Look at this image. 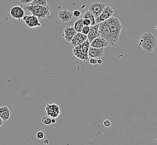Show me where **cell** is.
I'll return each instance as SVG.
<instances>
[{"label": "cell", "instance_id": "cell-24", "mask_svg": "<svg viewBox=\"0 0 157 145\" xmlns=\"http://www.w3.org/2000/svg\"><path fill=\"white\" fill-rule=\"evenodd\" d=\"M35 137L39 139H43L45 137V134L43 131H39L35 135Z\"/></svg>", "mask_w": 157, "mask_h": 145}, {"label": "cell", "instance_id": "cell-1", "mask_svg": "<svg viewBox=\"0 0 157 145\" xmlns=\"http://www.w3.org/2000/svg\"><path fill=\"white\" fill-rule=\"evenodd\" d=\"M139 46H141L145 52L151 53L157 47V38L151 32H146L141 35Z\"/></svg>", "mask_w": 157, "mask_h": 145}, {"label": "cell", "instance_id": "cell-3", "mask_svg": "<svg viewBox=\"0 0 157 145\" xmlns=\"http://www.w3.org/2000/svg\"><path fill=\"white\" fill-rule=\"evenodd\" d=\"M99 31L101 37L105 39L109 43L110 46L113 45L118 42L113 37L110 27L106 21L100 23Z\"/></svg>", "mask_w": 157, "mask_h": 145}, {"label": "cell", "instance_id": "cell-33", "mask_svg": "<svg viewBox=\"0 0 157 145\" xmlns=\"http://www.w3.org/2000/svg\"><path fill=\"white\" fill-rule=\"evenodd\" d=\"M156 28H157V26H156Z\"/></svg>", "mask_w": 157, "mask_h": 145}, {"label": "cell", "instance_id": "cell-22", "mask_svg": "<svg viewBox=\"0 0 157 145\" xmlns=\"http://www.w3.org/2000/svg\"><path fill=\"white\" fill-rule=\"evenodd\" d=\"M89 63L91 65L94 66H97L96 65H98V59L97 58H90Z\"/></svg>", "mask_w": 157, "mask_h": 145}, {"label": "cell", "instance_id": "cell-18", "mask_svg": "<svg viewBox=\"0 0 157 145\" xmlns=\"http://www.w3.org/2000/svg\"><path fill=\"white\" fill-rule=\"evenodd\" d=\"M83 21V18L82 17L81 19H78L74 22L73 27L77 32H82V28H83V27L85 26Z\"/></svg>", "mask_w": 157, "mask_h": 145}, {"label": "cell", "instance_id": "cell-32", "mask_svg": "<svg viewBox=\"0 0 157 145\" xmlns=\"http://www.w3.org/2000/svg\"><path fill=\"white\" fill-rule=\"evenodd\" d=\"M44 143H49V141L48 139H46V141L44 142Z\"/></svg>", "mask_w": 157, "mask_h": 145}, {"label": "cell", "instance_id": "cell-31", "mask_svg": "<svg viewBox=\"0 0 157 145\" xmlns=\"http://www.w3.org/2000/svg\"><path fill=\"white\" fill-rule=\"evenodd\" d=\"M102 63V60H101V59H98V65H100Z\"/></svg>", "mask_w": 157, "mask_h": 145}, {"label": "cell", "instance_id": "cell-2", "mask_svg": "<svg viewBox=\"0 0 157 145\" xmlns=\"http://www.w3.org/2000/svg\"><path fill=\"white\" fill-rule=\"evenodd\" d=\"M25 11L31 13L32 15L36 16L39 19L46 18L50 14V7L39 6V5H29L23 7Z\"/></svg>", "mask_w": 157, "mask_h": 145}, {"label": "cell", "instance_id": "cell-6", "mask_svg": "<svg viewBox=\"0 0 157 145\" xmlns=\"http://www.w3.org/2000/svg\"><path fill=\"white\" fill-rule=\"evenodd\" d=\"M45 110L48 116L52 118H57L61 114L59 106L54 103H47Z\"/></svg>", "mask_w": 157, "mask_h": 145}, {"label": "cell", "instance_id": "cell-16", "mask_svg": "<svg viewBox=\"0 0 157 145\" xmlns=\"http://www.w3.org/2000/svg\"><path fill=\"white\" fill-rule=\"evenodd\" d=\"M73 53L76 58H77L80 60H83V61H86L88 60V59L86 58L84 54L82 53L81 44L74 47V49H73Z\"/></svg>", "mask_w": 157, "mask_h": 145}, {"label": "cell", "instance_id": "cell-25", "mask_svg": "<svg viewBox=\"0 0 157 145\" xmlns=\"http://www.w3.org/2000/svg\"><path fill=\"white\" fill-rule=\"evenodd\" d=\"M73 16L75 17H79L81 15V13L78 9H75L73 12Z\"/></svg>", "mask_w": 157, "mask_h": 145}, {"label": "cell", "instance_id": "cell-26", "mask_svg": "<svg viewBox=\"0 0 157 145\" xmlns=\"http://www.w3.org/2000/svg\"><path fill=\"white\" fill-rule=\"evenodd\" d=\"M83 22L85 26H91V21L89 19H83Z\"/></svg>", "mask_w": 157, "mask_h": 145}, {"label": "cell", "instance_id": "cell-30", "mask_svg": "<svg viewBox=\"0 0 157 145\" xmlns=\"http://www.w3.org/2000/svg\"><path fill=\"white\" fill-rule=\"evenodd\" d=\"M56 123V118H52V123L55 124Z\"/></svg>", "mask_w": 157, "mask_h": 145}, {"label": "cell", "instance_id": "cell-7", "mask_svg": "<svg viewBox=\"0 0 157 145\" xmlns=\"http://www.w3.org/2000/svg\"><path fill=\"white\" fill-rule=\"evenodd\" d=\"M106 6L105 3L102 2H95L91 3L88 7V11L94 14L96 19H97L98 16L100 15L102 13L105 7Z\"/></svg>", "mask_w": 157, "mask_h": 145}, {"label": "cell", "instance_id": "cell-19", "mask_svg": "<svg viewBox=\"0 0 157 145\" xmlns=\"http://www.w3.org/2000/svg\"><path fill=\"white\" fill-rule=\"evenodd\" d=\"M82 17L83 19H89L91 21V26L95 25L96 24V18L93 13H92L89 11H87L85 14L83 15Z\"/></svg>", "mask_w": 157, "mask_h": 145}, {"label": "cell", "instance_id": "cell-10", "mask_svg": "<svg viewBox=\"0 0 157 145\" xmlns=\"http://www.w3.org/2000/svg\"><path fill=\"white\" fill-rule=\"evenodd\" d=\"M87 39V35H85L82 34V32H77L73 38L70 43L72 46L75 47L78 45L82 44L83 43H84Z\"/></svg>", "mask_w": 157, "mask_h": 145}, {"label": "cell", "instance_id": "cell-8", "mask_svg": "<svg viewBox=\"0 0 157 145\" xmlns=\"http://www.w3.org/2000/svg\"><path fill=\"white\" fill-rule=\"evenodd\" d=\"M114 11L109 6H106L105 7L102 13L100 16L96 19V24H100L101 22L105 21L106 20L109 19L113 15Z\"/></svg>", "mask_w": 157, "mask_h": 145}, {"label": "cell", "instance_id": "cell-5", "mask_svg": "<svg viewBox=\"0 0 157 145\" xmlns=\"http://www.w3.org/2000/svg\"><path fill=\"white\" fill-rule=\"evenodd\" d=\"M22 20L25 22L26 26L31 28L41 27L43 24V22H40L39 18L33 15H25L24 16Z\"/></svg>", "mask_w": 157, "mask_h": 145}, {"label": "cell", "instance_id": "cell-21", "mask_svg": "<svg viewBox=\"0 0 157 145\" xmlns=\"http://www.w3.org/2000/svg\"><path fill=\"white\" fill-rule=\"evenodd\" d=\"M41 122L45 126L50 125L52 123V118L48 116H44L41 118Z\"/></svg>", "mask_w": 157, "mask_h": 145}, {"label": "cell", "instance_id": "cell-28", "mask_svg": "<svg viewBox=\"0 0 157 145\" xmlns=\"http://www.w3.org/2000/svg\"><path fill=\"white\" fill-rule=\"evenodd\" d=\"M103 124H104V126L106 127H110L111 126V122H110V120H105V121H104Z\"/></svg>", "mask_w": 157, "mask_h": 145}, {"label": "cell", "instance_id": "cell-23", "mask_svg": "<svg viewBox=\"0 0 157 145\" xmlns=\"http://www.w3.org/2000/svg\"><path fill=\"white\" fill-rule=\"evenodd\" d=\"M90 31V26H85L83 28H82V33L85 35H87Z\"/></svg>", "mask_w": 157, "mask_h": 145}, {"label": "cell", "instance_id": "cell-17", "mask_svg": "<svg viewBox=\"0 0 157 145\" xmlns=\"http://www.w3.org/2000/svg\"><path fill=\"white\" fill-rule=\"evenodd\" d=\"M11 112L9 108L6 106L0 107V117L3 121H7L10 118Z\"/></svg>", "mask_w": 157, "mask_h": 145}, {"label": "cell", "instance_id": "cell-11", "mask_svg": "<svg viewBox=\"0 0 157 145\" xmlns=\"http://www.w3.org/2000/svg\"><path fill=\"white\" fill-rule=\"evenodd\" d=\"M58 17L61 20L62 23L69 22L72 20L73 17V13L67 9L59 11L58 13Z\"/></svg>", "mask_w": 157, "mask_h": 145}, {"label": "cell", "instance_id": "cell-12", "mask_svg": "<svg viewBox=\"0 0 157 145\" xmlns=\"http://www.w3.org/2000/svg\"><path fill=\"white\" fill-rule=\"evenodd\" d=\"M77 33L73 26H67L64 29L62 36L67 42L70 43Z\"/></svg>", "mask_w": 157, "mask_h": 145}, {"label": "cell", "instance_id": "cell-13", "mask_svg": "<svg viewBox=\"0 0 157 145\" xmlns=\"http://www.w3.org/2000/svg\"><path fill=\"white\" fill-rule=\"evenodd\" d=\"M100 24H96L95 25L90 26V31L87 35L88 40L91 43L95 38L100 36L99 31Z\"/></svg>", "mask_w": 157, "mask_h": 145}, {"label": "cell", "instance_id": "cell-20", "mask_svg": "<svg viewBox=\"0 0 157 145\" xmlns=\"http://www.w3.org/2000/svg\"><path fill=\"white\" fill-rule=\"evenodd\" d=\"M30 5H39L44 6H49L47 3V0H34L30 3Z\"/></svg>", "mask_w": 157, "mask_h": 145}, {"label": "cell", "instance_id": "cell-15", "mask_svg": "<svg viewBox=\"0 0 157 145\" xmlns=\"http://www.w3.org/2000/svg\"><path fill=\"white\" fill-rule=\"evenodd\" d=\"M108 46H110L109 43L105 39L101 36L95 38L94 40L90 43V46L96 47V48L106 47Z\"/></svg>", "mask_w": 157, "mask_h": 145}, {"label": "cell", "instance_id": "cell-4", "mask_svg": "<svg viewBox=\"0 0 157 145\" xmlns=\"http://www.w3.org/2000/svg\"><path fill=\"white\" fill-rule=\"evenodd\" d=\"M109 26L111 30L112 34L116 40L118 41L119 39L120 35L121 34L122 25L119 19L115 17H111L110 18L105 21Z\"/></svg>", "mask_w": 157, "mask_h": 145}, {"label": "cell", "instance_id": "cell-14", "mask_svg": "<svg viewBox=\"0 0 157 145\" xmlns=\"http://www.w3.org/2000/svg\"><path fill=\"white\" fill-rule=\"evenodd\" d=\"M105 47L96 48L90 46L88 50L89 58H98L104 56Z\"/></svg>", "mask_w": 157, "mask_h": 145}, {"label": "cell", "instance_id": "cell-29", "mask_svg": "<svg viewBox=\"0 0 157 145\" xmlns=\"http://www.w3.org/2000/svg\"><path fill=\"white\" fill-rule=\"evenodd\" d=\"M3 122H4V121L2 120V119L0 117V127H2V126L3 125Z\"/></svg>", "mask_w": 157, "mask_h": 145}, {"label": "cell", "instance_id": "cell-27", "mask_svg": "<svg viewBox=\"0 0 157 145\" xmlns=\"http://www.w3.org/2000/svg\"><path fill=\"white\" fill-rule=\"evenodd\" d=\"M34 0H20V2L22 5H27L29 3H31Z\"/></svg>", "mask_w": 157, "mask_h": 145}, {"label": "cell", "instance_id": "cell-9", "mask_svg": "<svg viewBox=\"0 0 157 145\" xmlns=\"http://www.w3.org/2000/svg\"><path fill=\"white\" fill-rule=\"evenodd\" d=\"M10 15L13 19L21 20L25 15V9L21 6H13L10 10Z\"/></svg>", "mask_w": 157, "mask_h": 145}]
</instances>
